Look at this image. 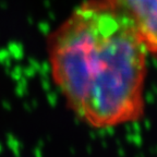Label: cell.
<instances>
[{
    "instance_id": "obj_1",
    "label": "cell",
    "mask_w": 157,
    "mask_h": 157,
    "mask_svg": "<svg viewBox=\"0 0 157 157\" xmlns=\"http://www.w3.org/2000/svg\"><path fill=\"white\" fill-rule=\"evenodd\" d=\"M51 78L70 110L94 129L144 115L147 59L133 24L116 0H86L47 40Z\"/></svg>"
},
{
    "instance_id": "obj_2",
    "label": "cell",
    "mask_w": 157,
    "mask_h": 157,
    "mask_svg": "<svg viewBox=\"0 0 157 157\" xmlns=\"http://www.w3.org/2000/svg\"><path fill=\"white\" fill-rule=\"evenodd\" d=\"M151 57L157 58V0H116Z\"/></svg>"
}]
</instances>
